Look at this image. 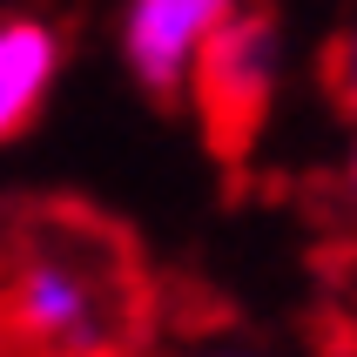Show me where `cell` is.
Here are the masks:
<instances>
[{"instance_id": "cell-1", "label": "cell", "mask_w": 357, "mask_h": 357, "mask_svg": "<svg viewBox=\"0 0 357 357\" xmlns=\"http://www.w3.org/2000/svg\"><path fill=\"white\" fill-rule=\"evenodd\" d=\"M0 317L40 357H121L135 337V283L121 243L81 216H40L7 257Z\"/></svg>"}, {"instance_id": "cell-2", "label": "cell", "mask_w": 357, "mask_h": 357, "mask_svg": "<svg viewBox=\"0 0 357 357\" xmlns=\"http://www.w3.org/2000/svg\"><path fill=\"white\" fill-rule=\"evenodd\" d=\"M277 75H283L277 20L263 14V7H236L216 27V40L202 47L196 75H189V101H196L216 155H243L257 142L263 115L277 101Z\"/></svg>"}, {"instance_id": "cell-3", "label": "cell", "mask_w": 357, "mask_h": 357, "mask_svg": "<svg viewBox=\"0 0 357 357\" xmlns=\"http://www.w3.org/2000/svg\"><path fill=\"white\" fill-rule=\"evenodd\" d=\"M243 0H128V14H121V61H128V75L155 101L189 95V75H196L202 47L216 40V27Z\"/></svg>"}, {"instance_id": "cell-4", "label": "cell", "mask_w": 357, "mask_h": 357, "mask_svg": "<svg viewBox=\"0 0 357 357\" xmlns=\"http://www.w3.org/2000/svg\"><path fill=\"white\" fill-rule=\"evenodd\" d=\"M61 81V34L34 14L0 20V142L27 135V121L47 108Z\"/></svg>"}, {"instance_id": "cell-5", "label": "cell", "mask_w": 357, "mask_h": 357, "mask_svg": "<svg viewBox=\"0 0 357 357\" xmlns=\"http://www.w3.org/2000/svg\"><path fill=\"white\" fill-rule=\"evenodd\" d=\"M331 88H337V101H344V115L357 121V20L337 34V47H331Z\"/></svg>"}, {"instance_id": "cell-6", "label": "cell", "mask_w": 357, "mask_h": 357, "mask_svg": "<svg viewBox=\"0 0 357 357\" xmlns=\"http://www.w3.org/2000/svg\"><path fill=\"white\" fill-rule=\"evenodd\" d=\"M344 189H351V202H357V149H351V162H344Z\"/></svg>"}]
</instances>
